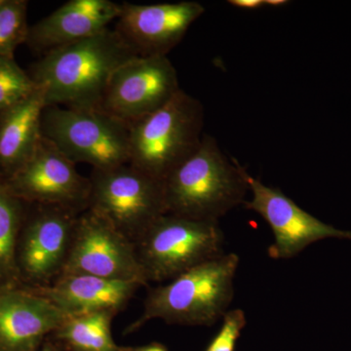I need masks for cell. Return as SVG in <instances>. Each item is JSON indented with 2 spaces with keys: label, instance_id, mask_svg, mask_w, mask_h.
Here are the masks:
<instances>
[{
  "label": "cell",
  "instance_id": "6da1fadb",
  "mask_svg": "<svg viewBox=\"0 0 351 351\" xmlns=\"http://www.w3.org/2000/svg\"><path fill=\"white\" fill-rule=\"evenodd\" d=\"M141 56L117 29L48 51L29 73L45 94L46 105L98 110L112 75Z\"/></svg>",
  "mask_w": 351,
  "mask_h": 351
},
{
  "label": "cell",
  "instance_id": "7a4b0ae2",
  "mask_svg": "<svg viewBox=\"0 0 351 351\" xmlns=\"http://www.w3.org/2000/svg\"><path fill=\"white\" fill-rule=\"evenodd\" d=\"M244 170L226 157L216 138L204 133L196 151L163 181L167 214L219 223L246 202Z\"/></svg>",
  "mask_w": 351,
  "mask_h": 351
},
{
  "label": "cell",
  "instance_id": "3957f363",
  "mask_svg": "<svg viewBox=\"0 0 351 351\" xmlns=\"http://www.w3.org/2000/svg\"><path fill=\"white\" fill-rule=\"evenodd\" d=\"M239 262L237 254L225 253L184 272L166 285L152 289L144 311L131 325L130 331L152 319L189 326L215 324L228 313L234 297Z\"/></svg>",
  "mask_w": 351,
  "mask_h": 351
},
{
  "label": "cell",
  "instance_id": "277c9868",
  "mask_svg": "<svg viewBox=\"0 0 351 351\" xmlns=\"http://www.w3.org/2000/svg\"><path fill=\"white\" fill-rule=\"evenodd\" d=\"M204 107L180 91L164 107L129 126V164L163 182L202 140Z\"/></svg>",
  "mask_w": 351,
  "mask_h": 351
},
{
  "label": "cell",
  "instance_id": "5b68a950",
  "mask_svg": "<svg viewBox=\"0 0 351 351\" xmlns=\"http://www.w3.org/2000/svg\"><path fill=\"white\" fill-rule=\"evenodd\" d=\"M223 242L218 221L165 214L135 244L147 281L160 282L223 255Z\"/></svg>",
  "mask_w": 351,
  "mask_h": 351
},
{
  "label": "cell",
  "instance_id": "8992f818",
  "mask_svg": "<svg viewBox=\"0 0 351 351\" xmlns=\"http://www.w3.org/2000/svg\"><path fill=\"white\" fill-rule=\"evenodd\" d=\"M43 137L73 163L105 170L130 160L129 126L100 110L46 107Z\"/></svg>",
  "mask_w": 351,
  "mask_h": 351
},
{
  "label": "cell",
  "instance_id": "52a82bcc",
  "mask_svg": "<svg viewBox=\"0 0 351 351\" xmlns=\"http://www.w3.org/2000/svg\"><path fill=\"white\" fill-rule=\"evenodd\" d=\"M87 209L105 219L132 241L166 211L163 182L130 164L92 170Z\"/></svg>",
  "mask_w": 351,
  "mask_h": 351
},
{
  "label": "cell",
  "instance_id": "ba28073f",
  "mask_svg": "<svg viewBox=\"0 0 351 351\" xmlns=\"http://www.w3.org/2000/svg\"><path fill=\"white\" fill-rule=\"evenodd\" d=\"M80 274L147 285L135 242L91 210L78 214L61 276Z\"/></svg>",
  "mask_w": 351,
  "mask_h": 351
},
{
  "label": "cell",
  "instance_id": "9c48e42d",
  "mask_svg": "<svg viewBox=\"0 0 351 351\" xmlns=\"http://www.w3.org/2000/svg\"><path fill=\"white\" fill-rule=\"evenodd\" d=\"M180 89L167 56H137L115 71L98 110L130 126L164 107Z\"/></svg>",
  "mask_w": 351,
  "mask_h": 351
},
{
  "label": "cell",
  "instance_id": "30bf717a",
  "mask_svg": "<svg viewBox=\"0 0 351 351\" xmlns=\"http://www.w3.org/2000/svg\"><path fill=\"white\" fill-rule=\"evenodd\" d=\"M251 191L246 209L260 215L270 226L274 242L269 248V257L287 260L299 255L309 245L328 239L351 240V230H339L307 213L282 191L265 186L244 170Z\"/></svg>",
  "mask_w": 351,
  "mask_h": 351
},
{
  "label": "cell",
  "instance_id": "8fae6325",
  "mask_svg": "<svg viewBox=\"0 0 351 351\" xmlns=\"http://www.w3.org/2000/svg\"><path fill=\"white\" fill-rule=\"evenodd\" d=\"M75 166L43 137L31 158L6 181L19 199L82 213L89 202L90 180Z\"/></svg>",
  "mask_w": 351,
  "mask_h": 351
},
{
  "label": "cell",
  "instance_id": "7c38bea8",
  "mask_svg": "<svg viewBox=\"0 0 351 351\" xmlns=\"http://www.w3.org/2000/svg\"><path fill=\"white\" fill-rule=\"evenodd\" d=\"M204 13L196 1L123 3L115 29L141 56H167Z\"/></svg>",
  "mask_w": 351,
  "mask_h": 351
},
{
  "label": "cell",
  "instance_id": "4fadbf2b",
  "mask_svg": "<svg viewBox=\"0 0 351 351\" xmlns=\"http://www.w3.org/2000/svg\"><path fill=\"white\" fill-rule=\"evenodd\" d=\"M78 214L43 206L25 228L21 245L20 265L25 274L38 281L61 276Z\"/></svg>",
  "mask_w": 351,
  "mask_h": 351
},
{
  "label": "cell",
  "instance_id": "5bb4252c",
  "mask_svg": "<svg viewBox=\"0 0 351 351\" xmlns=\"http://www.w3.org/2000/svg\"><path fill=\"white\" fill-rule=\"evenodd\" d=\"M120 12L121 4L110 0H71L29 27L25 43L45 54L100 34Z\"/></svg>",
  "mask_w": 351,
  "mask_h": 351
},
{
  "label": "cell",
  "instance_id": "9a60e30c",
  "mask_svg": "<svg viewBox=\"0 0 351 351\" xmlns=\"http://www.w3.org/2000/svg\"><path fill=\"white\" fill-rule=\"evenodd\" d=\"M68 316L38 293L0 292V351H32Z\"/></svg>",
  "mask_w": 351,
  "mask_h": 351
},
{
  "label": "cell",
  "instance_id": "2e32d148",
  "mask_svg": "<svg viewBox=\"0 0 351 351\" xmlns=\"http://www.w3.org/2000/svg\"><path fill=\"white\" fill-rule=\"evenodd\" d=\"M141 284L101 277L66 274L38 294L49 300L68 317L99 311L117 314L128 304Z\"/></svg>",
  "mask_w": 351,
  "mask_h": 351
},
{
  "label": "cell",
  "instance_id": "e0dca14e",
  "mask_svg": "<svg viewBox=\"0 0 351 351\" xmlns=\"http://www.w3.org/2000/svg\"><path fill=\"white\" fill-rule=\"evenodd\" d=\"M46 105L40 87L25 100L0 112V170L10 177L36 152L43 138L41 119Z\"/></svg>",
  "mask_w": 351,
  "mask_h": 351
},
{
  "label": "cell",
  "instance_id": "ac0fdd59",
  "mask_svg": "<svg viewBox=\"0 0 351 351\" xmlns=\"http://www.w3.org/2000/svg\"><path fill=\"white\" fill-rule=\"evenodd\" d=\"M115 313L99 311L66 318L57 330L58 338L76 351H120L112 336Z\"/></svg>",
  "mask_w": 351,
  "mask_h": 351
},
{
  "label": "cell",
  "instance_id": "d6986e66",
  "mask_svg": "<svg viewBox=\"0 0 351 351\" xmlns=\"http://www.w3.org/2000/svg\"><path fill=\"white\" fill-rule=\"evenodd\" d=\"M0 176V292L8 290L17 274L16 249L21 223V202Z\"/></svg>",
  "mask_w": 351,
  "mask_h": 351
},
{
  "label": "cell",
  "instance_id": "ffe728a7",
  "mask_svg": "<svg viewBox=\"0 0 351 351\" xmlns=\"http://www.w3.org/2000/svg\"><path fill=\"white\" fill-rule=\"evenodd\" d=\"M27 8L25 0H0V57L14 58L18 46L27 41Z\"/></svg>",
  "mask_w": 351,
  "mask_h": 351
},
{
  "label": "cell",
  "instance_id": "44dd1931",
  "mask_svg": "<svg viewBox=\"0 0 351 351\" xmlns=\"http://www.w3.org/2000/svg\"><path fill=\"white\" fill-rule=\"evenodd\" d=\"M38 88L15 58L0 57V112L25 100Z\"/></svg>",
  "mask_w": 351,
  "mask_h": 351
},
{
  "label": "cell",
  "instance_id": "7402d4cb",
  "mask_svg": "<svg viewBox=\"0 0 351 351\" xmlns=\"http://www.w3.org/2000/svg\"><path fill=\"white\" fill-rule=\"evenodd\" d=\"M244 311L237 308L228 311L223 315L221 329L212 339L205 351H234L237 339L246 326Z\"/></svg>",
  "mask_w": 351,
  "mask_h": 351
},
{
  "label": "cell",
  "instance_id": "603a6c76",
  "mask_svg": "<svg viewBox=\"0 0 351 351\" xmlns=\"http://www.w3.org/2000/svg\"><path fill=\"white\" fill-rule=\"evenodd\" d=\"M228 2L230 5L237 8L248 9V10L265 6V0H228Z\"/></svg>",
  "mask_w": 351,
  "mask_h": 351
},
{
  "label": "cell",
  "instance_id": "cb8c5ba5",
  "mask_svg": "<svg viewBox=\"0 0 351 351\" xmlns=\"http://www.w3.org/2000/svg\"><path fill=\"white\" fill-rule=\"evenodd\" d=\"M120 351H168L165 346L158 343H152L151 345L138 346V348H120Z\"/></svg>",
  "mask_w": 351,
  "mask_h": 351
},
{
  "label": "cell",
  "instance_id": "d4e9b609",
  "mask_svg": "<svg viewBox=\"0 0 351 351\" xmlns=\"http://www.w3.org/2000/svg\"><path fill=\"white\" fill-rule=\"evenodd\" d=\"M265 6L281 7L288 5V0H265Z\"/></svg>",
  "mask_w": 351,
  "mask_h": 351
},
{
  "label": "cell",
  "instance_id": "484cf974",
  "mask_svg": "<svg viewBox=\"0 0 351 351\" xmlns=\"http://www.w3.org/2000/svg\"><path fill=\"white\" fill-rule=\"evenodd\" d=\"M41 351H57L54 348H51V346H47V348H44Z\"/></svg>",
  "mask_w": 351,
  "mask_h": 351
}]
</instances>
